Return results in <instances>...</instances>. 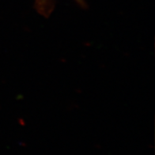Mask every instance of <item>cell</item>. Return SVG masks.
<instances>
[{"mask_svg":"<svg viewBox=\"0 0 155 155\" xmlns=\"http://www.w3.org/2000/svg\"><path fill=\"white\" fill-rule=\"evenodd\" d=\"M79 5L83 6V0H76ZM36 8L41 15L48 17L53 10V4L51 0H36Z\"/></svg>","mask_w":155,"mask_h":155,"instance_id":"6da1fadb","label":"cell"}]
</instances>
